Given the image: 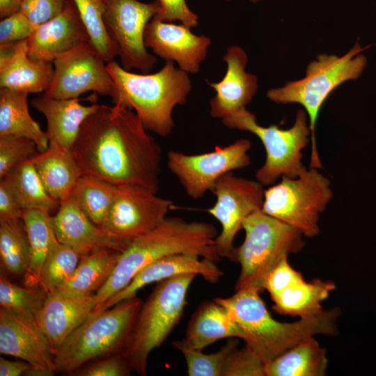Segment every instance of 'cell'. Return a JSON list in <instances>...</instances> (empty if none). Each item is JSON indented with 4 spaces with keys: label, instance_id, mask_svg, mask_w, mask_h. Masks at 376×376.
<instances>
[{
    "label": "cell",
    "instance_id": "1",
    "mask_svg": "<svg viewBox=\"0 0 376 376\" xmlns=\"http://www.w3.org/2000/svg\"><path fill=\"white\" fill-rule=\"evenodd\" d=\"M146 130L124 104H100L84 122L72 150L81 175L157 194L162 150Z\"/></svg>",
    "mask_w": 376,
    "mask_h": 376
},
{
    "label": "cell",
    "instance_id": "2",
    "mask_svg": "<svg viewBox=\"0 0 376 376\" xmlns=\"http://www.w3.org/2000/svg\"><path fill=\"white\" fill-rule=\"evenodd\" d=\"M217 235V228L211 224L166 217L120 253L112 274L95 293L97 305L93 311L127 286L141 269L162 257L191 253L217 263L220 260L215 248Z\"/></svg>",
    "mask_w": 376,
    "mask_h": 376
},
{
    "label": "cell",
    "instance_id": "3",
    "mask_svg": "<svg viewBox=\"0 0 376 376\" xmlns=\"http://www.w3.org/2000/svg\"><path fill=\"white\" fill-rule=\"evenodd\" d=\"M107 68L116 86L113 102L132 109L144 127L159 136H169L173 127V111L184 105L191 91L188 73L173 61L152 74H137L125 69L115 60Z\"/></svg>",
    "mask_w": 376,
    "mask_h": 376
},
{
    "label": "cell",
    "instance_id": "4",
    "mask_svg": "<svg viewBox=\"0 0 376 376\" xmlns=\"http://www.w3.org/2000/svg\"><path fill=\"white\" fill-rule=\"evenodd\" d=\"M228 310L244 333L245 346L265 365L308 337L334 335L339 315V311L333 308L294 322H279L271 316L260 293L254 290L238 293Z\"/></svg>",
    "mask_w": 376,
    "mask_h": 376
},
{
    "label": "cell",
    "instance_id": "5",
    "mask_svg": "<svg viewBox=\"0 0 376 376\" xmlns=\"http://www.w3.org/2000/svg\"><path fill=\"white\" fill-rule=\"evenodd\" d=\"M359 42L342 56L322 54L307 66L306 76L288 81L280 88H272L267 97L277 104L297 103L306 111L311 130L310 168L322 169L315 139V126L320 109L328 96L341 84L357 79L367 65V58Z\"/></svg>",
    "mask_w": 376,
    "mask_h": 376
},
{
    "label": "cell",
    "instance_id": "6",
    "mask_svg": "<svg viewBox=\"0 0 376 376\" xmlns=\"http://www.w3.org/2000/svg\"><path fill=\"white\" fill-rule=\"evenodd\" d=\"M141 304L136 296L91 314L70 334L56 353L57 373L70 375L92 360L123 352Z\"/></svg>",
    "mask_w": 376,
    "mask_h": 376
},
{
    "label": "cell",
    "instance_id": "7",
    "mask_svg": "<svg viewBox=\"0 0 376 376\" xmlns=\"http://www.w3.org/2000/svg\"><path fill=\"white\" fill-rule=\"evenodd\" d=\"M194 274H184L157 282L142 302L132 331L123 352L132 370L147 373L150 353L159 347L181 319Z\"/></svg>",
    "mask_w": 376,
    "mask_h": 376
},
{
    "label": "cell",
    "instance_id": "8",
    "mask_svg": "<svg viewBox=\"0 0 376 376\" xmlns=\"http://www.w3.org/2000/svg\"><path fill=\"white\" fill-rule=\"evenodd\" d=\"M242 229L245 231L244 241L235 249L236 263L241 266L235 291L253 290L260 292L271 270L283 258L303 249L304 235L261 210L245 219Z\"/></svg>",
    "mask_w": 376,
    "mask_h": 376
},
{
    "label": "cell",
    "instance_id": "9",
    "mask_svg": "<svg viewBox=\"0 0 376 376\" xmlns=\"http://www.w3.org/2000/svg\"><path fill=\"white\" fill-rule=\"evenodd\" d=\"M308 118L304 109L297 112L293 125L281 129L276 125L264 127L256 116L244 109L222 119L229 129L249 132L259 138L264 146L266 158L256 173V180L263 186L275 184L282 176L297 177L306 167L302 163V150L310 141Z\"/></svg>",
    "mask_w": 376,
    "mask_h": 376
},
{
    "label": "cell",
    "instance_id": "10",
    "mask_svg": "<svg viewBox=\"0 0 376 376\" xmlns=\"http://www.w3.org/2000/svg\"><path fill=\"white\" fill-rule=\"evenodd\" d=\"M332 196L330 180L318 169L305 167L297 177L282 176L265 189L261 210L311 238L320 233V214Z\"/></svg>",
    "mask_w": 376,
    "mask_h": 376
},
{
    "label": "cell",
    "instance_id": "11",
    "mask_svg": "<svg viewBox=\"0 0 376 376\" xmlns=\"http://www.w3.org/2000/svg\"><path fill=\"white\" fill-rule=\"evenodd\" d=\"M159 8L158 0H104L103 22L125 69L147 74L155 66L157 58L147 50L144 32Z\"/></svg>",
    "mask_w": 376,
    "mask_h": 376
},
{
    "label": "cell",
    "instance_id": "12",
    "mask_svg": "<svg viewBox=\"0 0 376 376\" xmlns=\"http://www.w3.org/2000/svg\"><path fill=\"white\" fill-rule=\"evenodd\" d=\"M251 147L249 139H240L226 146H217L214 150L202 154L187 155L171 150L167 155V166L186 194L197 200L207 191H212L222 175L249 166Z\"/></svg>",
    "mask_w": 376,
    "mask_h": 376
},
{
    "label": "cell",
    "instance_id": "13",
    "mask_svg": "<svg viewBox=\"0 0 376 376\" xmlns=\"http://www.w3.org/2000/svg\"><path fill=\"white\" fill-rule=\"evenodd\" d=\"M264 190L258 181L236 176L233 172L222 175L216 182L212 190L216 202L207 212L221 226V231L215 239V248L220 258L236 263L235 237L242 229L245 219L261 210Z\"/></svg>",
    "mask_w": 376,
    "mask_h": 376
},
{
    "label": "cell",
    "instance_id": "14",
    "mask_svg": "<svg viewBox=\"0 0 376 376\" xmlns=\"http://www.w3.org/2000/svg\"><path fill=\"white\" fill-rule=\"evenodd\" d=\"M52 81L45 93L57 99L78 98L93 91L116 96V86L107 64L89 40L58 56L53 61Z\"/></svg>",
    "mask_w": 376,
    "mask_h": 376
},
{
    "label": "cell",
    "instance_id": "15",
    "mask_svg": "<svg viewBox=\"0 0 376 376\" xmlns=\"http://www.w3.org/2000/svg\"><path fill=\"white\" fill-rule=\"evenodd\" d=\"M173 205L167 198L145 190L118 188L102 229L125 246L150 232L166 218Z\"/></svg>",
    "mask_w": 376,
    "mask_h": 376
},
{
    "label": "cell",
    "instance_id": "16",
    "mask_svg": "<svg viewBox=\"0 0 376 376\" xmlns=\"http://www.w3.org/2000/svg\"><path fill=\"white\" fill-rule=\"evenodd\" d=\"M0 352L29 363L28 376H52L57 373L50 344L36 322L0 308Z\"/></svg>",
    "mask_w": 376,
    "mask_h": 376
},
{
    "label": "cell",
    "instance_id": "17",
    "mask_svg": "<svg viewBox=\"0 0 376 376\" xmlns=\"http://www.w3.org/2000/svg\"><path fill=\"white\" fill-rule=\"evenodd\" d=\"M147 48L166 61L176 62L187 73H197L205 60L211 40L197 36L181 24L165 22L153 17L144 32Z\"/></svg>",
    "mask_w": 376,
    "mask_h": 376
},
{
    "label": "cell",
    "instance_id": "18",
    "mask_svg": "<svg viewBox=\"0 0 376 376\" xmlns=\"http://www.w3.org/2000/svg\"><path fill=\"white\" fill-rule=\"evenodd\" d=\"M184 274L201 275L206 281L214 283L223 276V271L216 262L196 254L178 253L162 257L141 269L123 289L92 312H102L115 304L136 296V292L153 282Z\"/></svg>",
    "mask_w": 376,
    "mask_h": 376
},
{
    "label": "cell",
    "instance_id": "19",
    "mask_svg": "<svg viewBox=\"0 0 376 376\" xmlns=\"http://www.w3.org/2000/svg\"><path fill=\"white\" fill-rule=\"evenodd\" d=\"M89 36L73 0L49 21L38 25L25 40L28 55L34 59L52 62L69 52Z\"/></svg>",
    "mask_w": 376,
    "mask_h": 376
},
{
    "label": "cell",
    "instance_id": "20",
    "mask_svg": "<svg viewBox=\"0 0 376 376\" xmlns=\"http://www.w3.org/2000/svg\"><path fill=\"white\" fill-rule=\"evenodd\" d=\"M223 61L227 66L223 79L219 82L207 81L215 91L210 100V114L221 120L246 109L258 88L256 76L245 70L248 56L242 47H228Z\"/></svg>",
    "mask_w": 376,
    "mask_h": 376
},
{
    "label": "cell",
    "instance_id": "21",
    "mask_svg": "<svg viewBox=\"0 0 376 376\" xmlns=\"http://www.w3.org/2000/svg\"><path fill=\"white\" fill-rule=\"evenodd\" d=\"M95 294L73 296L56 291L47 294L35 322L48 340L54 356L61 345L92 313Z\"/></svg>",
    "mask_w": 376,
    "mask_h": 376
},
{
    "label": "cell",
    "instance_id": "22",
    "mask_svg": "<svg viewBox=\"0 0 376 376\" xmlns=\"http://www.w3.org/2000/svg\"><path fill=\"white\" fill-rule=\"evenodd\" d=\"M52 224L58 242L77 252L80 256L101 248L123 251L126 246L95 225L70 196L60 202Z\"/></svg>",
    "mask_w": 376,
    "mask_h": 376
},
{
    "label": "cell",
    "instance_id": "23",
    "mask_svg": "<svg viewBox=\"0 0 376 376\" xmlns=\"http://www.w3.org/2000/svg\"><path fill=\"white\" fill-rule=\"evenodd\" d=\"M0 88L26 93H42L54 72L53 63L31 58L26 42L0 45Z\"/></svg>",
    "mask_w": 376,
    "mask_h": 376
},
{
    "label": "cell",
    "instance_id": "24",
    "mask_svg": "<svg viewBox=\"0 0 376 376\" xmlns=\"http://www.w3.org/2000/svg\"><path fill=\"white\" fill-rule=\"evenodd\" d=\"M31 104L42 113L47 121V134L50 143L72 152L81 125L100 104L84 105L79 98L57 99L42 93Z\"/></svg>",
    "mask_w": 376,
    "mask_h": 376
},
{
    "label": "cell",
    "instance_id": "25",
    "mask_svg": "<svg viewBox=\"0 0 376 376\" xmlns=\"http://www.w3.org/2000/svg\"><path fill=\"white\" fill-rule=\"evenodd\" d=\"M244 334L227 310L214 299L202 302L191 317L185 336L175 340L173 347L202 351L219 340L237 338L244 339Z\"/></svg>",
    "mask_w": 376,
    "mask_h": 376
},
{
    "label": "cell",
    "instance_id": "26",
    "mask_svg": "<svg viewBox=\"0 0 376 376\" xmlns=\"http://www.w3.org/2000/svg\"><path fill=\"white\" fill-rule=\"evenodd\" d=\"M30 160L48 194L58 202L72 195L82 175L72 152L53 143Z\"/></svg>",
    "mask_w": 376,
    "mask_h": 376
},
{
    "label": "cell",
    "instance_id": "27",
    "mask_svg": "<svg viewBox=\"0 0 376 376\" xmlns=\"http://www.w3.org/2000/svg\"><path fill=\"white\" fill-rule=\"evenodd\" d=\"M28 93L0 88V136L17 135L33 141L39 152L46 150L49 141L46 132L31 117Z\"/></svg>",
    "mask_w": 376,
    "mask_h": 376
},
{
    "label": "cell",
    "instance_id": "28",
    "mask_svg": "<svg viewBox=\"0 0 376 376\" xmlns=\"http://www.w3.org/2000/svg\"><path fill=\"white\" fill-rule=\"evenodd\" d=\"M121 252L101 248L81 256L72 276L57 291L73 296L93 295L112 274Z\"/></svg>",
    "mask_w": 376,
    "mask_h": 376
},
{
    "label": "cell",
    "instance_id": "29",
    "mask_svg": "<svg viewBox=\"0 0 376 376\" xmlns=\"http://www.w3.org/2000/svg\"><path fill=\"white\" fill-rule=\"evenodd\" d=\"M29 244V265L24 275L27 287H39L43 264L56 237L50 213L38 209H24L22 217Z\"/></svg>",
    "mask_w": 376,
    "mask_h": 376
},
{
    "label": "cell",
    "instance_id": "30",
    "mask_svg": "<svg viewBox=\"0 0 376 376\" xmlns=\"http://www.w3.org/2000/svg\"><path fill=\"white\" fill-rule=\"evenodd\" d=\"M328 359L325 350L308 337L267 363L266 376H322Z\"/></svg>",
    "mask_w": 376,
    "mask_h": 376
},
{
    "label": "cell",
    "instance_id": "31",
    "mask_svg": "<svg viewBox=\"0 0 376 376\" xmlns=\"http://www.w3.org/2000/svg\"><path fill=\"white\" fill-rule=\"evenodd\" d=\"M333 282L315 279L304 280L284 290L272 299L273 310L280 314L299 316L301 318L321 313V303L335 289Z\"/></svg>",
    "mask_w": 376,
    "mask_h": 376
},
{
    "label": "cell",
    "instance_id": "32",
    "mask_svg": "<svg viewBox=\"0 0 376 376\" xmlns=\"http://www.w3.org/2000/svg\"><path fill=\"white\" fill-rule=\"evenodd\" d=\"M2 180L22 209H38L49 213L58 209L60 202L45 189L31 160L13 169Z\"/></svg>",
    "mask_w": 376,
    "mask_h": 376
},
{
    "label": "cell",
    "instance_id": "33",
    "mask_svg": "<svg viewBox=\"0 0 376 376\" xmlns=\"http://www.w3.org/2000/svg\"><path fill=\"white\" fill-rule=\"evenodd\" d=\"M117 190L118 187L105 181L82 175L71 196L89 219L102 228Z\"/></svg>",
    "mask_w": 376,
    "mask_h": 376
},
{
    "label": "cell",
    "instance_id": "34",
    "mask_svg": "<svg viewBox=\"0 0 376 376\" xmlns=\"http://www.w3.org/2000/svg\"><path fill=\"white\" fill-rule=\"evenodd\" d=\"M29 244L22 219L0 220L1 271L24 276L29 265Z\"/></svg>",
    "mask_w": 376,
    "mask_h": 376
},
{
    "label": "cell",
    "instance_id": "35",
    "mask_svg": "<svg viewBox=\"0 0 376 376\" xmlns=\"http://www.w3.org/2000/svg\"><path fill=\"white\" fill-rule=\"evenodd\" d=\"M47 297L41 287H22L12 283L6 274H0V306L8 312L35 322Z\"/></svg>",
    "mask_w": 376,
    "mask_h": 376
},
{
    "label": "cell",
    "instance_id": "36",
    "mask_svg": "<svg viewBox=\"0 0 376 376\" xmlns=\"http://www.w3.org/2000/svg\"><path fill=\"white\" fill-rule=\"evenodd\" d=\"M80 258L77 252L56 237L42 267L39 287L47 294L57 291L72 276Z\"/></svg>",
    "mask_w": 376,
    "mask_h": 376
},
{
    "label": "cell",
    "instance_id": "37",
    "mask_svg": "<svg viewBox=\"0 0 376 376\" xmlns=\"http://www.w3.org/2000/svg\"><path fill=\"white\" fill-rule=\"evenodd\" d=\"M87 30L90 42L106 63L118 56V48L103 22L104 0H73Z\"/></svg>",
    "mask_w": 376,
    "mask_h": 376
},
{
    "label": "cell",
    "instance_id": "38",
    "mask_svg": "<svg viewBox=\"0 0 376 376\" xmlns=\"http://www.w3.org/2000/svg\"><path fill=\"white\" fill-rule=\"evenodd\" d=\"M237 338H230L217 352L204 354L201 350L179 347L184 356L189 376H222L228 356L237 347Z\"/></svg>",
    "mask_w": 376,
    "mask_h": 376
},
{
    "label": "cell",
    "instance_id": "39",
    "mask_svg": "<svg viewBox=\"0 0 376 376\" xmlns=\"http://www.w3.org/2000/svg\"><path fill=\"white\" fill-rule=\"evenodd\" d=\"M36 143L17 135L0 136V179L38 153Z\"/></svg>",
    "mask_w": 376,
    "mask_h": 376
},
{
    "label": "cell",
    "instance_id": "40",
    "mask_svg": "<svg viewBox=\"0 0 376 376\" xmlns=\"http://www.w3.org/2000/svg\"><path fill=\"white\" fill-rule=\"evenodd\" d=\"M132 369L123 352L108 354L92 360L69 375L72 376H128Z\"/></svg>",
    "mask_w": 376,
    "mask_h": 376
},
{
    "label": "cell",
    "instance_id": "41",
    "mask_svg": "<svg viewBox=\"0 0 376 376\" xmlns=\"http://www.w3.org/2000/svg\"><path fill=\"white\" fill-rule=\"evenodd\" d=\"M266 365L248 347L235 348L228 357L222 376H266Z\"/></svg>",
    "mask_w": 376,
    "mask_h": 376
},
{
    "label": "cell",
    "instance_id": "42",
    "mask_svg": "<svg viewBox=\"0 0 376 376\" xmlns=\"http://www.w3.org/2000/svg\"><path fill=\"white\" fill-rule=\"evenodd\" d=\"M37 26L21 10L1 19L0 45L26 40Z\"/></svg>",
    "mask_w": 376,
    "mask_h": 376
},
{
    "label": "cell",
    "instance_id": "43",
    "mask_svg": "<svg viewBox=\"0 0 376 376\" xmlns=\"http://www.w3.org/2000/svg\"><path fill=\"white\" fill-rule=\"evenodd\" d=\"M304 281L299 272L293 269L288 261V256L283 258L269 273L263 288L270 295L272 299L289 287Z\"/></svg>",
    "mask_w": 376,
    "mask_h": 376
},
{
    "label": "cell",
    "instance_id": "44",
    "mask_svg": "<svg viewBox=\"0 0 376 376\" xmlns=\"http://www.w3.org/2000/svg\"><path fill=\"white\" fill-rule=\"evenodd\" d=\"M70 0H22L20 10L36 25L60 14Z\"/></svg>",
    "mask_w": 376,
    "mask_h": 376
},
{
    "label": "cell",
    "instance_id": "45",
    "mask_svg": "<svg viewBox=\"0 0 376 376\" xmlns=\"http://www.w3.org/2000/svg\"><path fill=\"white\" fill-rule=\"evenodd\" d=\"M159 8L155 18L165 22L180 21L191 29L198 24V15L192 12L185 0H158Z\"/></svg>",
    "mask_w": 376,
    "mask_h": 376
},
{
    "label": "cell",
    "instance_id": "46",
    "mask_svg": "<svg viewBox=\"0 0 376 376\" xmlns=\"http://www.w3.org/2000/svg\"><path fill=\"white\" fill-rule=\"evenodd\" d=\"M23 209L6 184L0 181V220L22 219Z\"/></svg>",
    "mask_w": 376,
    "mask_h": 376
},
{
    "label": "cell",
    "instance_id": "47",
    "mask_svg": "<svg viewBox=\"0 0 376 376\" xmlns=\"http://www.w3.org/2000/svg\"><path fill=\"white\" fill-rule=\"evenodd\" d=\"M33 369V366L25 361H9L3 357H0L1 376H27L29 372Z\"/></svg>",
    "mask_w": 376,
    "mask_h": 376
},
{
    "label": "cell",
    "instance_id": "48",
    "mask_svg": "<svg viewBox=\"0 0 376 376\" xmlns=\"http://www.w3.org/2000/svg\"><path fill=\"white\" fill-rule=\"evenodd\" d=\"M22 0H0V17L3 19L20 10Z\"/></svg>",
    "mask_w": 376,
    "mask_h": 376
},
{
    "label": "cell",
    "instance_id": "49",
    "mask_svg": "<svg viewBox=\"0 0 376 376\" xmlns=\"http://www.w3.org/2000/svg\"><path fill=\"white\" fill-rule=\"evenodd\" d=\"M226 1H229V0H226ZM251 1L252 2H253V3H257V2H258V1H260V0H251Z\"/></svg>",
    "mask_w": 376,
    "mask_h": 376
}]
</instances>
